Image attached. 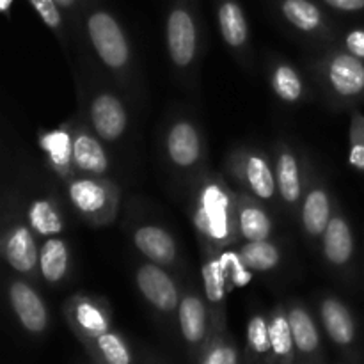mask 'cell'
<instances>
[{"mask_svg": "<svg viewBox=\"0 0 364 364\" xmlns=\"http://www.w3.org/2000/svg\"><path fill=\"white\" fill-rule=\"evenodd\" d=\"M66 194L75 212L91 226H109L119 208V188L105 176L77 174L66 181Z\"/></svg>", "mask_w": 364, "mask_h": 364, "instance_id": "cell-3", "label": "cell"}, {"mask_svg": "<svg viewBox=\"0 0 364 364\" xmlns=\"http://www.w3.org/2000/svg\"><path fill=\"white\" fill-rule=\"evenodd\" d=\"M0 251L11 270L25 277L39 274V245L38 237L27 220L14 217L11 223L4 224Z\"/></svg>", "mask_w": 364, "mask_h": 364, "instance_id": "cell-7", "label": "cell"}, {"mask_svg": "<svg viewBox=\"0 0 364 364\" xmlns=\"http://www.w3.org/2000/svg\"><path fill=\"white\" fill-rule=\"evenodd\" d=\"M320 75L333 96L354 100L364 95V59L347 50H333L320 60Z\"/></svg>", "mask_w": 364, "mask_h": 364, "instance_id": "cell-6", "label": "cell"}, {"mask_svg": "<svg viewBox=\"0 0 364 364\" xmlns=\"http://www.w3.org/2000/svg\"><path fill=\"white\" fill-rule=\"evenodd\" d=\"M166 45L173 66L194 70L199 55V21L191 0H174L166 18Z\"/></svg>", "mask_w": 364, "mask_h": 364, "instance_id": "cell-4", "label": "cell"}, {"mask_svg": "<svg viewBox=\"0 0 364 364\" xmlns=\"http://www.w3.org/2000/svg\"><path fill=\"white\" fill-rule=\"evenodd\" d=\"M71 249L64 238L50 237L39 245V277L50 287H59L70 276Z\"/></svg>", "mask_w": 364, "mask_h": 364, "instance_id": "cell-22", "label": "cell"}, {"mask_svg": "<svg viewBox=\"0 0 364 364\" xmlns=\"http://www.w3.org/2000/svg\"><path fill=\"white\" fill-rule=\"evenodd\" d=\"M135 284L151 308L160 313H174L180 306V288L176 279L156 263H141L135 270Z\"/></svg>", "mask_w": 364, "mask_h": 364, "instance_id": "cell-10", "label": "cell"}, {"mask_svg": "<svg viewBox=\"0 0 364 364\" xmlns=\"http://www.w3.org/2000/svg\"><path fill=\"white\" fill-rule=\"evenodd\" d=\"M201 364H238L237 348L230 343L213 345Z\"/></svg>", "mask_w": 364, "mask_h": 364, "instance_id": "cell-36", "label": "cell"}, {"mask_svg": "<svg viewBox=\"0 0 364 364\" xmlns=\"http://www.w3.org/2000/svg\"><path fill=\"white\" fill-rule=\"evenodd\" d=\"M237 198L226 181L210 174L196 185L191 203V219L205 255L220 252L238 238Z\"/></svg>", "mask_w": 364, "mask_h": 364, "instance_id": "cell-1", "label": "cell"}, {"mask_svg": "<svg viewBox=\"0 0 364 364\" xmlns=\"http://www.w3.org/2000/svg\"><path fill=\"white\" fill-rule=\"evenodd\" d=\"M247 343L255 354L267 355L272 352L270 343V327L269 318L262 313H255L247 323Z\"/></svg>", "mask_w": 364, "mask_h": 364, "instance_id": "cell-33", "label": "cell"}, {"mask_svg": "<svg viewBox=\"0 0 364 364\" xmlns=\"http://www.w3.org/2000/svg\"><path fill=\"white\" fill-rule=\"evenodd\" d=\"M343 46L352 55L364 59V28H354L343 38Z\"/></svg>", "mask_w": 364, "mask_h": 364, "instance_id": "cell-37", "label": "cell"}, {"mask_svg": "<svg viewBox=\"0 0 364 364\" xmlns=\"http://www.w3.org/2000/svg\"><path fill=\"white\" fill-rule=\"evenodd\" d=\"M73 166L75 173L84 176H105L110 171L105 142L89 124H73Z\"/></svg>", "mask_w": 364, "mask_h": 364, "instance_id": "cell-13", "label": "cell"}, {"mask_svg": "<svg viewBox=\"0 0 364 364\" xmlns=\"http://www.w3.org/2000/svg\"><path fill=\"white\" fill-rule=\"evenodd\" d=\"M70 320L89 338H98L100 334L110 331L109 311L100 299L77 295L68 302Z\"/></svg>", "mask_w": 364, "mask_h": 364, "instance_id": "cell-23", "label": "cell"}, {"mask_svg": "<svg viewBox=\"0 0 364 364\" xmlns=\"http://www.w3.org/2000/svg\"><path fill=\"white\" fill-rule=\"evenodd\" d=\"M25 220L38 238L59 237L64 230L63 212L53 198L32 199L25 212Z\"/></svg>", "mask_w": 364, "mask_h": 364, "instance_id": "cell-25", "label": "cell"}, {"mask_svg": "<svg viewBox=\"0 0 364 364\" xmlns=\"http://www.w3.org/2000/svg\"><path fill=\"white\" fill-rule=\"evenodd\" d=\"M348 162L355 169L364 171V117L361 114H354V117H352Z\"/></svg>", "mask_w": 364, "mask_h": 364, "instance_id": "cell-35", "label": "cell"}, {"mask_svg": "<svg viewBox=\"0 0 364 364\" xmlns=\"http://www.w3.org/2000/svg\"><path fill=\"white\" fill-rule=\"evenodd\" d=\"M132 242L148 262L156 263V265L173 267L180 258L174 235L159 224L137 226L132 233Z\"/></svg>", "mask_w": 364, "mask_h": 364, "instance_id": "cell-14", "label": "cell"}, {"mask_svg": "<svg viewBox=\"0 0 364 364\" xmlns=\"http://www.w3.org/2000/svg\"><path fill=\"white\" fill-rule=\"evenodd\" d=\"M166 156L171 166L181 173H191L201 166L205 159V141L198 124L187 117L174 119L164 139Z\"/></svg>", "mask_w": 364, "mask_h": 364, "instance_id": "cell-8", "label": "cell"}, {"mask_svg": "<svg viewBox=\"0 0 364 364\" xmlns=\"http://www.w3.org/2000/svg\"><path fill=\"white\" fill-rule=\"evenodd\" d=\"M228 173L244 192L263 203H272L277 196L274 162L256 148H238L228 159Z\"/></svg>", "mask_w": 364, "mask_h": 364, "instance_id": "cell-5", "label": "cell"}, {"mask_svg": "<svg viewBox=\"0 0 364 364\" xmlns=\"http://www.w3.org/2000/svg\"><path fill=\"white\" fill-rule=\"evenodd\" d=\"M274 173H276L277 196L288 208L301 206L304 198V176L297 153L287 142H277L274 153Z\"/></svg>", "mask_w": 364, "mask_h": 364, "instance_id": "cell-12", "label": "cell"}, {"mask_svg": "<svg viewBox=\"0 0 364 364\" xmlns=\"http://www.w3.org/2000/svg\"><path fill=\"white\" fill-rule=\"evenodd\" d=\"M217 23L224 45L235 55L245 57L251 46L249 21L245 11L238 0H217Z\"/></svg>", "mask_w": 364, "mask_h": 364, "instance_id": "cell-16", "label": "cell"}, {"mask_svg": "<svg viewBox=\"0 0 364 364\" xmlns=\"http://www.w3.org/2000/svg\"><path fill=\"white\" fill-rule=\"evenodd\" d=\"M277 9L290 27L304 36L329 34V20L315 0H277Z\"/></svg>", "mask_w": 364, "mask_h": 364, "instance_id": "cell-20", "label": "cell"}, {"mask_svg": "<svg viewBox=\"0 0 364 364\" xmlns=\"http://www.w3.org/2000/svg\"><path fill=\"white\" fill-rule=\"evenodd\" d=\"M287 311L291 334H294L295 348L302 354H315L320 347V336L311 313L308 311L304 304L297 301L291 302Z\"/></svg>", "mask_w": 364, "mask_h": 364, "instance_id": "cell-28", "label": "cell"}, {"mask_svg": "<svg viewBox=\"0 0 364 364\" xmlns=\"http://www.w3.org/2000/svg\"><path fill=\"white\" fill-rule=\"evenodd\" d=\"M55 2L57 6L60 7L63 13H70V14L77 13L78 6H80V0H55Z\"/></svg>", "mask_w": 364, "mask_h": 364, "instance_id": "cell-39", "label": "cell"}, {"mask_svg": "<svg viewBox=\"0 0 364 364\" xmlns=\"http://www.w3.org/2000/svg\"><path fill=\"white\" fill-rule=\"evenodd\" d=\"M34 11L38 13V16L41 18L43 23L60 39L64 41V18L63 11L57 6L55 0H27Z\"/></svg>", "mask_w": 364, "mask_h": 364, "instance_id": "cell-34", "label": "cell"}, {"mask_svg": "<svg viewBox=\"0 0 364 364\" xmlns=\"http://www.w3.org/2000/svg\"><path fill=\"white\" fill-rule=\"evenodd\" d=\"M322 2L340 13H358L364 9V0H322Z\"/></svg>", "mask_w": 364, "mask_h": 364, "instance_id": "cell-38", "label": "cell"}, {"mask_svg": "<svg viewBox=\"0 0 364 364\" xmlns=\"http://www.w3.org/2000/svg\"><path fill=\"white\" fill-rule=\"evenodd\" d=\"M7 299L18 322L25 331L41 334L48 326V309L45 301L27 279H11L7 284Z\"/></svg>", "mask_w": 364, "mask_h": 364, "instance_id": "cell-11", "label": "cell"}, {"mask_svg": "<svg viewBox=\"0 0 364 364\" xmlns=\"http://www.w3.org/2000/svg\"><path fill=\"white\" fill-rule=\"evenodd\" d=\"M201 279L206 302L212 308V311H219L224 306L226 295L231 291L228 277L224 274L223 263H220L219 252H208L206 255L201 267Z\"/></svg>", "mask_w": 364, "mask_h": 364, "instance_id": "cell-27", "label": "cell"}, {"mask_svg": "<svg viewBox=\"0 0 364 364\" xmlns=\"http://www.w3.org/2000/svg\"><path fill=\"white\" fill-rule=\"evenodd\" d=\"M320 242H322V255L327 265L336 270H343L350 265L355 251L354 233H352L350 223L340 208L334 210L329 226L323 231Z\"/></svg>", "mask_w": 364, "mask_h": 364, "instance_id": "cell-15", "label": "cell"}, {"mask_svg": "<svg viewBox=\"0 0 364 364\" xmlns=\"http://www.w3.org/2000/svg\"><path fill=\"white\" fill-rule=\"evenodd\" d=\"M237 233L245 242L269 240L274 233V219L259 199L247 192L237 198Z\"/></svg>", "mask_w": 364, "mask_h": 364, "instance_id": "cell-19", "label": "cell"}, {"mask_svg": "<svg viewBox=\"0 0 364 364\" xmlns=\"http://www.w3.org/2000/svg\"><path fill=\"white\" fill-rule=\"evenodd\" d=\"M334 213L333 198L323 183H308L301 203V224L311 240H320Z\"/></svg>", "mask_w": 364, "mask_h": 364, "instance_id": "cell-17", "label": "cell"}, {"mask_svg": "<svg viewBox=\"0 0 364 364\" xmlns=\"http://www.w3.org/2000/svg\"><path fill=\"white\" fill-rule=\"evenodd\" d=\"M320 320L331 340L340 347H347L355 338V322L350 309L338 297L326 295L320 301Z\"/></svg>", "mask_w": 364, "mask_h": 364, "instance_id": "cell-24", "label": "cell"}, {"mask_svg": "<svg viewBox=\"0 0 364 364\" xmlns=\"http://www.w3.org/2000/svg\"><path fill=\"white\" fill-rule=\"evenodd\" d=\"M242 259L252 272H272L281 265V249L272 240H258V242H245L240 249Z\"/></svg>", "mask_w": 364, "mask_h": 364, "instance_id": "cell-29", "label": "cell"}, {"mask_svg": "<svg viewBox=\"0 0 364 364\" xmlns=\"http://www.w3.org/2000/svg\"><path fill=\"white\" fill-rule=\"evenodd\" d=\"M219 258L220 263H223L224 274H226L231 290H233V288H244L251 283L252 270L245 265L240 252L231 251V249L226 247L219 252Z\"/></svg>", "mask_w": 364, "mask_h": 364, "instance_id": "cell-31", "label": "cell"}, {"mask_svg": "<svg viewBox=\"0 0 364 364\" xmlns=\"http://www.w3.org/2000/svg\"><path fill=\"white\" fill-rule=\"evenodd\" d=\"M95 340L96 348L109 364H132L130 348H128V345L124 343L119 334L107 331V333L100 334Z\"/></svg>", "mask_w": 364, "mask_h": 364, "instance_id": "cell-32", "label": "cell"}, {"mask_svg": "<svg viewBox=\"0 0 364 364\" xmlns=\"http://www.w3.org/2000/svg\"><path fill=\"white\" fill-rule=\"evenodd\" d=\"M269 84L274 95L284 103H299L304 98V78L287 60H274L269 66Z\"/></svg>", "mask_w": 364, "mask_h": 364, "instance_id": "cell-26", "label": "cell"}, {"mask_svg": "<svg viewBox=\"0 0 364 364\" xmlns=\"http://www.w3.org/2000/svg\"><path fill=\"white\" fill-rule=\"evenodd\" d=\"M178 322L181 336L187 343H201L208 329V302L205 295L194 290L183 291L178 306Z\"/></svg>", "mask_w": 364, "mask_h": 364, "instance_id": "cell-21", "label": "cell"}, {"mask_svg": "<svg viewBox=\"0 0 364 364\" xmlns=\"http://www.w3.org/2000/svg\"><path fill=\"white\" fill-rule=\"evenodd\" d=\"M39 148L45 153L46 164L53 169L57 176L64 181L77 176L73 166V123L64 124L55 130L39 134Z\"/></svg>", "mask_w": 364, "mask_h": 364, "instance_id": "cell-18", "label": "cell"}, {"mask_svg": "<svg viewBox=\"0 0 364 364\" xmlns=\"http://www.w3.org/2000/svg\"><path fill=\"white\" fill-rule=\"evenodd\" d=\"M270 327V343H272V354L281 361H288L294 354L295 341L291 334L290 320H288V311L277 306L274 309L272 316L269 318Z\"/></svg>", "mask_w": 364, "mask_h": 364, "instance_id": "cell-30", "label": "cell"}, {"mask_svg": "<svg viewBox=\"0 0 364 364\" xmlns=\"http://www.w3.org/2000/svg\"><path fill=\"white\" fill-rule=\"evenodd\" d=\"M85 32L103 68L114 77L127 78L132 71V46L119 20L110 11L95 7L85 16Z\"/></svg>", "mask_w": 364, "mask_h": 364, "instance_id": "cell-2", "label": "cell"}, {"mask_svg": "<svg viewBox=\"0 0 364 364\" xmlns=\"http://www.w3.org/2000/svg\"><path fill=\"white\" fill-rule=\"evenodd\" d=\"M13 4H14V0H0V11H2L6 16H9Z\"/></svg>", "mask_w": 364, "mask_h": 364, "instance_id": "cell-40", "label": "cell"}, {"mask_svg": "<svg viewBox=\"0 0 364 364\" xmlns=\"http://www.w3.org/2000/svg\"><path fill=\"white\" fill-rule=\"evenodd\" d=\"M87 123L105 144H116L123 141L130 119L123 100L116 92L100 89L89 100Z\"/></svg>", "mask_w": 364, "mask_h": 364, "instance_id": "cell-9", "label": "cell"}]
</instances>
